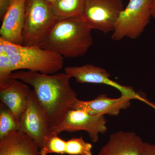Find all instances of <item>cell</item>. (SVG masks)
<instances>
[{"instance_id":"obj_19","label":"cell","mask_w":155,"mask_h":155,"mask_svg":"<svg viewBox=\"0 0 155 155\" xmlns=\"http://www.w3.org/2000/svg\"><path fill=\"white\" fill-rule=\"evenodd\" d=\"M13 1V0H0V18L1 20L3 19Z\"/></svg>"},{"instance_id":"obj_10","label":"cell","mask_w":155,"mask_h":155,"mask_svg":"<svg viewBox=\"0 0 155 155\" xmlns=\"http://www.w3.org/2000/svg\"><path fill=\"white\" fill-rule=\"evenodd\" d=\"M26 0H13L2 19L0 38L14 44L23 45L22 31Z\"/></svg>"},{"instance_id":"obj_13","label":"cell","mask_w":155,"mask_h":155,"mask_svg":"<svg viewBox=\"0 0 155 155\" xmlns=\"http://www.w3.org/2000/svg\"><path fill=\"white\" fill-rule=\"evenodd\" d=\"M31 91L26 83L15 78H10L7 83L0 86L1 101L14 114L17 123L27 107Z\"/></svg>"},{"instance_id":"obj_4","label":"cell","mask_w":155,"mask_h":155,"mask_svg":"<svg viewBox=\"0 0 155 155\" xmlns=\"http://www.w3.org/2000/svg\"><path fill=\"white\" fill-rule=\"evenodd\" d=\"M58 20L51 5L45 0H26L23 45L40 46Z\"/></svg>"},{"instance_id":"obj_21","label":"cell","mask_w":155,"mask_h":155,"mask_svg":"<svg viewBox=\"0 0 155 155\" xmlns=\"http://www.w3.org/2000/svg\"><path fill=\"white\" fill-rule=\"evenodd\" d=\"M151 10L152 17L155 19V0H153Z\"/></svg>"},{"instance_id":"obj_5","label":"cell","mask_w":155,"mask_h":155,"mask_svg":"<svg viewBox=\"0 0 155 155\" xmlns=\"http://www.w3.org/2000/svg\"><path fill=\"white\" fill-rule=\"evenodd\" d=\"M153 0H129L126 8L119 14L112 39L118 41L124 38H138L150 22Z\"/></svg>"},{"instance_id":"obj_16","label":"cell","mask_w":155,"mask_h":155,"mask_svg":"<svg viewBox=\"0 0 155 155\" xmlns=\"http://www.w3.org/2000/svg\"><path fill=\"white\" fill-rule=\"evenodd\" d=\"M19 130L14 114L2 103L0 106V140L11 132Z\"/></svg>"},{"instance_id":"obj_7","label":"cell","mask_w":155,"mask_h":155,"mask_svg":"<svg viewBox=\"0 0 155 155\" xmlns=\"http://www.w3.org/2000/svg\"><path fill=\"white\" fill-rule=\"evenodd\" d=\"M105 116L94 115L80 109L70 110L64 121L52 132L59 134L64 131L73 132L83 130L87 133L91 141H98L100 134L107 130Z\"/></svg>"},{"instance_id":"obj_15","label":"cell","mask_w":155,"mask_h":155,"mask_svg":"<svg viewBox=\"0 0 155 155\" xmlns=\"http://www.w3.org/2000/svg\"><path fill=\"white\" fill-rule=\"evenodd\" d=\"M85 0H56L52 8L58 19L82 17Z\"/></svg>"},{"instance_id":"obj_11","label":"cell","mask_w":155,"mask_h":155,"mask_svg":"<svg viewBox=\"0 0 155 155\" xmlns=\"http://www.w3.org/2000/svg\"><path fill=\"white\" fill-rule=\"evenodd\" d=\"M131 100L132 99L125 96L111 98L106 94H101L91 101H84L78 99L71 110L80 109L94 115L117 116L122 110L130 107Z\"/></svg>"},{"instance_id":"obj_18","label":"cell","mask_w":155,"mask_h":155,"mask_svg":"<svg viewBox=\"0 0 155 155\" xmlns=\"http://www.w3.org/2000/svg\"><path fill=\"white\" fill-rule=\"evenodd\" d=\"M91 143L84 141L82 137L66 141L65 154L70 155H93Z\"/></svg>"},{"instance_id":"obj_2","label":"cell","mask_w":155,"mask_h":155,"mask_svg":"<svg viewBox=\"0 0 155 155\" xmlns=\"http://www.w3.org/2000/svg\"><path fill=\"white\" fill-rule=\"evenodd\" d=\"M64 57L39 46L11 43L0 38V86L11 78V73L19 69L55 74L63 68Z\"/></svg>"},{"instance_id":"obj_9","label":"cell","mask_w":155,"mask_h":155,"mask_svg":"<svg viewBox=\"0 0 155 155\" xmlns=\"http://www.w3.org/2000/svg\"><path fill=\"white\" fill-rule=\"evenodd\" d=\"M18 125L19 130L29 136L41 149L45 137L50 132L45 116L33 90L31 91L27 107L19 117Z\"/></svg>"},{"instance_id":"obj_8","label":"cell","mask_w":155,"mask_h":155,"mask_svg":"<svg viewBox=\"0 0 155 155\" xmlns=\"http://www.w3.org/2000/svg\"><path fill=\"white\" fill-rule=\"evenodd\" d=\"M64 71L78 83L104 84L118 90L121 95L128 97L149 104L146 99L137 92L131 87L125 86L112 80L109 72L104 68L92 64H87L79 67H67Z\"/></svg>"},{"instance_id":"obj_22","label":"cell","mask_w":155,"mask_h":155,"mask_svg":"<svg viewBox=\"0 0 155 155\" xmlns=\"http://www.w3.org/2000/svg\"><path fill=\"white\" fill-rule=\"evenodd\" d=\"M45 1H46L49 4L51 5V4L54 3L56 0H45Z\"/></svg>"},{"instance_id":"obj_6","label":"cell","mask_w":155,"mask_h":155,"mask_svg":"<svg viewBox=\"0 0 155 155\" xmlns=\"http://www.w3.org/2000/svg\"><path fill=\"white\" fill-rule=\"evenodd\" d=\"M124 9L123 0H85L82 17L92 29L107 33L114 31Z\"/></svg>"},{"instance_id":"obj_3","label":"cell","mask_w":155,"mask_h":155,"mask_svg":"<svg viewBox=\"0 0 155 155\" xmlns=\"http://www.w3.org/2000/svg\"><path fill=\"white\" fill-rule=\"evenodd\" d=\"M92 30L81 16L59 19L40 47L65 58L83 56L93 43Z\"/></svg>"},{"instance_id":"obj_12","label":"cell","mask_w":155,"mask_h":155,"mask_svg":"<svg viewBox=\"0 0 155 155\" xmlns=\"http://www.w3.org/2000/svg\"><path fill=\"white\" fill-rule=\"evenodd\" d=\"M144 142L134 132L118 131L110 135L97 155H140Z\"/></svg>"},{"instance_id":"obj_14","label":"cell","mask_w":155,"mask_h":155,"mask_svg":"<svg viewBox=\"0 0 155 155\" xmlns=\"http://www.w3.org/2000/svg\"><path fill=\"white\" fill-rule=\"evenodd\" d=\"M40 147L20 130L11 132L0 140V155H40Z\"/></svg>"},{"instance_id":"obj_17","label":"cell","mask_w":155,"mask_h":155,"mask_svg":"<svg viewBox=\"0 0 155 155\" xmlns=\"http://www.w3.org/2000/svg\"><path fill=\"white\" fill-rule=\"evenodd\" d=\"M66 141L58 136V134L51 132L45 137L43 145L40 149V155L56 153L64 154L66 150Z\"/></svg>"},{"instance_id":"obj_20","label":"cell","mask_w":155,"mask_h":155,"mask_svg":"<svg viewBox=\"0 0 155 155\" xmlns=\"http://www.w3.org/2000/svg\"><path fill=\"white\" fill-rule=\"evenodd\" d=\"M140 155H155V144L144 142Z\"/></svg>"},{"instance_id":"obj_1","label":"cell","mask_w":155,"mask_h":155,"mask_svg":"<svg viewBox=\"0 0 155 155\" xmlns=\"http://www.w3.org/2000/svg\"><path fill=\"white\" fill-rule=\"evenodd\" d=\"M10 77L32 87L47 121L50 132L64 121L77 101V94L70 84L72 77L66 72L46 75L30 71L11 73Z\"/></svg>"}]
</instances>
